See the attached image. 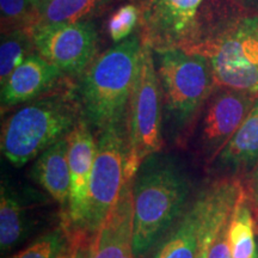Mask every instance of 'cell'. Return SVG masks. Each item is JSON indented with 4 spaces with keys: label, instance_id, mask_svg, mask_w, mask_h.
Returning a JSON list of instances; mask_svg holds the SVG:
<instances>
[{
    "label": "cell",
    "instance_id": "1",
    "mask_svg": "<svg viewBox=\"0 0 258 258\" xmlns=\"http://www.w3.org/2000/svg\"><path fill=\"white\" fill-rule=\"evenodd\" d=\"M191 182L175 157H147L133 178L135 258L147 254L184 214Z\"/></svg>",
    "mask_w": 258,
    "mask_h": 258
},
{
    "label": "cell",
    "instance_id": "2",
    "mask_svg": "<svg viewBox=\"0 0 258 258\" xmlns=\"http://www.w3.org/2000/svg\"><path fill=\"white\" fill-rule=\"evenodd\" d=\"M83 117L78 89L66 79L51 91L24 103L2 128V153L22 167L66 138Z\"/></svg>",
    "mask_w": 258,
    "mask_h": 258
},
{
    "label": "cell",
    "instance_id": "3",
    "mask_svg": "<svg viewBox=\"0 0 258 258\" xmlns=\"http://www.w3.org/2000/svg\"><path fill=\"white\" fill-rule=\"evenodd\" d=\"M141 48V37L125 38L96 57L82 74L77 89L83 117L98 134L127 120Z\"/></svg>",
    "mask_w": 258,
    "mask_h": 258
},
{
    "label": "cell",
    "instance_id": "4",
    "mask_svg": "<svg viewBox=\"0 0 258 258\" xmlns=\"http://www.w3.org/2000/svg\"><path fill=\"white\" fill-rule=\"evenodd\" d=\"M163 99V129L170 141L184 146L215 83L206 55L180 48L156 51Z\"/></svg>",
    "mask_w": 258,
    "mask_h": 258
},
{
    "label": "cell",
    "instance_id": "5",
    "mask_svg": "<svg viewBox=\"0 0 258 258\" xmlns=\"http://www.w3.org/2000/svg\"><path fill=\"white\" fill-rule=\"evenodd\" d=\"M243 194L241 180L235 177H226L203 189L151 258H198L202 241L215 240Z\"/></svg>",
    "mask_w": 258,
    "mask_h": 258
},
{
    "label": "cell",
    "instance_id": "6",
    "mask_svg": "<svg viewBox=\"0 0 258 258\" xmlns=\"http://www.w3.org/2000/svg\"><path fill=\"white\" fill-rule=\"evenodd\" d=\"M124 179H133L141 163L163 148V99L153 49L143 43L127 112Z\"/></svg>",
    "mask_w": 258,
    "mask_h": 258
},
{
    "label": "cell",
    "instance_id": "7",
    "mask_svg": "<svg viewBox=\"0 0 258 258\" xmlns=\"http://www.w3.org/2000/svg\"><path fill=\"white\" fill-rule=\"evenodd\" d=\"M127 131L124 123L104 129L98 135L95 163L89 185L82 240L91 239L114 207L124 183Z\"/></svg>",
    "mask_w": 258,
    "mask_h": 258
},
{
    "label": "cell",
    "instance_id": "8",
    "mask_svg": "<svg viewBox=\"0 0 258 258\" xmlns=\"http://www.w3.org/2000/svg\"><path fill=\"white\" fill-rule=\"evenodd\" d=\"M215 86L258 96V15H246L209 51Z\"/></svg>",
    "mask_w": 258,
    "mask_h": 258
},
{
    "label": "cell",
    "instance_id": "9",
    "mask_svg": "<svg viewBox=\"0 0 258 258\" xmlns=\"http://www.w3.org/2000/svg\"><path fill=\"white\" fill-rule=\"evenodd\" d=\"M35 50L64 76H82L95 60L97 31L90 21L35 27L29 31Z\"/></svg>",
    "mask_w": 258,
    "mask_h": 258
},
{
    "label": "cell",
    "instance_id": "10",
    "mask_svg": "<svg viewBox=\"0 0 258 258\" xmlns=\"http://www.w3.org/2000/svg\"><path fill=\"white\" fill-rule=\"evenodd\" d=\"M217 88L203 106L196 127L198 150L206 164H212L219 156L258 98L256 95L239 90Z\"/></svg>",
    "mask_w": 258,
    "mask_h": 258
},
{
    "label": "cell",
    "instance_id": "11",
    "mask_svg": "<svg viewBox=\"0 0 258 258\" xmlns=\"http://www.w3.org/2000/svg\"><path fill=\"white\" fill-rule=\"evenodd\" d=\"M69 164H70V199L66 212L62 215L64 226L71 239L84 243L80 237L86 214L89 198V185L95 163L97 141L92 128L84 117L69 134Z\"/></svg>",
    "mask_w": 258,
    "mask_h": 258
},
{
    "label": "cell",
    "instance_id": "12",
    "mask_svg": "<svg viewBox=\"0 0 258 258\" xmlns=\"http://www.w3.org/2000/svg\"><path fill=\"white\" fill-rule=\"evenodd\" d=\"M203 0H147L141 4V41L161 51L180 48Z\"/></svg>",
    "mask_w": 258,
    "mask_h": 258
},
{
    "label": "cell",
    "instance_id": "13",
    "mask_svg": "<svg viewBox=\"0 0 258 258\" xmlns=\"http://www.w3.org/2000/svg\"><path fill=\"white\" fill-rule=\"evenodd\" d=\"M133 179H125L117 201L90 239L85 258H135Z\"/></svg>",
    "mask_w": 258,
    "mask_h": 258
},
{
    "label": "cell",
    "instance_id": "14",
    "mask_svg": "<svg viewBox=\"0 0 258 258\" xmlns=\"http://www.w3.org/2000/svg\"><path fill=\"white\" fill-rule=\"evenodd\" d=\"M246 15L243 0H203L180 49L208 56L220 38Z\"/></svg>",
    "mask_w": 258,
    "mask_h": 258
},
{
    "label": "cell",
    "instance_id": "15",
    "mask_svg": "<svg viewBox=\"0 0 258 258\" xmlns=\"http://www.w3.org/2000/svg\"><path fill=\"white\" fill-rule=\"evenodd\" d=\"M67 76L34 51L2 85V109L30 102L60 85Z\"/></svg>",
    "mask_w": 258,
    "mask_h": 258
},
{
    "label": "cell",
    "instance_id": "16",
    "mask_svg": "<svg viewBox=\"0 0 258 258\" xmlns=\"http://www.w3.org/2000/svg\"><path fill=\"white\" fill-rule=\"evenodd\" d=\"M3 180L0 192V250L9 253L30 234L35 225L32 200Z\"/></svg>",
    "mask_w": 258,
    "mask_h": 258
},
{
    "label": "cell",
    "instance_id": "17",
    "mask_svg": "<svg viewBox=\"0 0 258 258\" xmlns=\"http://www.w3.org/2000/svg\"><path fill=\"white\" fill-rule=\"evenodd\" d=\"M67 137L44 150L36 158L31 171L32 178L59 203L62 215L69 206L71 185Z\"/></svg>",
    "mask_w": 258,
    "mask_h": 258
},
{
    "label": "cell",
    "instance_id": "18",
    "mask_svg": "<svg viewBox=\"0 0 258 258\" xmlns=\"http://www.w3.org/2000/svg\"><path fill=\"white\" fill-rule=\"evenodd\" d=\"M212 165L228 173L251 171L258 165V98L249 115Z\"/></svg>",
    "mask_w": 258,
    "mask_h": 258
},
{
    "label": "cell",
    "instance_id": "19",
    "mask_svg": "<svg viewBox=\"0 0 258 258\" xmlns=\"http://www.w3.org/2000/svg\"><path fill=\"white\" fill-rule=\"evenodd\" d=\"M254 218L245 192L235 206L228 225L232 258H256V240H254Z\"/></svg>",
    "mask_w": 258,
    "mask_h": 258
},
{
    "label": "cell",
    "instance_id": "20",
    "mask_svg": "<svg viewBox=\"0 0 258 258\" xmlns=\"http://www.w3.org/2000/svg\"><path fill=\"white\" fill-rule=\"evenodd\" d=\"M104 2L105 0H50L42 6L40 18L35 27L80 22L98 11Z\"/></svg>",
    "mask_w": 258,
    "mask_h": 258
},
{
    "label": "cell",
    "instance_id": "21",
    "mask_svg": "<svg viewBox=\"0 0 258 258\" xmlns=\"http://www.w3.org/2000/svg\"><path fill=\"white\" fill-rule=\"evenodd\" d=\"M35 46L27 30H15L2 34L0 44V84H4L11 73L34 53Z\"/></svg>",
    "mask_w": 258,
    "mask_h": 258
},
{
    "label": "cell",
    "instance_id": "22",
    "mask_svg": "<svg viewBox=\"0 0 258 258\" xmlns=\"http://www.w3.org/2000/svg\"><path fill=\"white\" fill-rule=\"evenodd\" d=\"M40 18L35 0H0L2 34L15 30H31Z\"/></svg>",
    "mask_w": 258,
    "mask_h": 258
},
{
    "label": "cell",
    "instance_id": "23",
    "mask_svg": "<svg viewBox=\"0 0 258 258\" xmlns=\"http://www.w3.org/2000/svg\"><path fill=\"white\" fill-rule=\"evenodd\" d=\"M71 246V237L63 225L40 235L21 252L9 258H57Z\"/></svg>",
    "mask_w": 258,
    "mask_h": 258
},
{
    "label": "cell",
    "instance_id": "24",
    "mask_svg": "<svg viewBox=\"0 0 258 258\" xmlns=\"http://www.w3.org/2000/svg\"><path fill=\"white\" fill-rule=\"evenodd\" d=\"M141 21V9L134 4H127L118 8L110 16L108 31L115 43H120L129 37Z\"/></svg>",
    "mask_w": 258,
    "mask_h": 258
},
{
    "label": "cell",
    "instance_id": "25",
    "mask_svg": "<svg viewBox=\"0 0 258 258\" xmlns=\"http://www.w3.org/2000/svg\"><path fill=\"white\" fill-rule=\"evenodd\" d=\"M228 225H230V221L218 233L209 249L207 258H232L230 240H228Z\"/></svg>",
    "mask_w": 258,
    "mask_h": 258
},
{
    "label": "cell",
    "instance_id": "26",
    "mask_svg": "<svg viewBox=\"0 0 258 258\" xmlns=\"http://www.w3.org/2000/svg\"><path fill=\"white\" fill-rule=\"evenodd\" d=\"M241 184L251 208H258V165L250 171L245 180H241Z\"/></svg>",
    "mask_w": 258,
    "mask_h": 258
},
{
    "label": "cell",
    "instance_id": "27",
    "mask_svg": "<svg viewBox=\"0 0 258 258\" xmlns=\"http://www.w3.org/2000/svg\"><path fill=\"white\" fill-rule=\"evenodd\" d=\"M80 249H83V245L76 241H71V246L57 258H79Z\"/></svg>",
    "mask_w": 258,
    "mask_h": 258
},
{
    "label": "cell",
    "instance_id": "28",
    "mask_svg": "<svg viewBox=\"0 0 258 258\" xmlns=\"http://www.w3.org/2000/svg\"><path fill=\"white\" fill-rule=\"evenodd\" d=\"M209 249H211V247H202V249L200 250V253H199L198 258H207Z\"/></svg>",
    "mask_w": 258,
    "mask_h": 258
},
{
    "label": "cell",
    "instance_id": "29",
    "mask_svg": "<svg viewBox=\"0 0 258 258\" xmlns=\"http://www.w3.org/2000/svg\"><path fill=\"white\" fill-rule=\"evenodd\" d=\"M252 212L254 218V228H256V232L258 234V208H252Z\"/></svg>",
    "mask_w": 258,
    "mask_h": 258
},
{
    "label": "cell",
    "instance_id": "30",
    "mask_svg": "<svg viewBox=\"0 0 258 258\" xmlns=\"http://www.w3.org/2000/svg\"><path fill=\"white\" fill-rule=\"evenodd\" d=\"M35 2H36V4L38 5V8H40V11H41L42 6L46 5L48 2H50V0H35Z\"/></svg>",
    "mask_w": 258,
    "mask_h": 258
},
{
    "label": "cell",
    "instance_id": "31",
    "mask_svg": "<svg viewBox=\"0 0 258 258\" xmlns=\"http://www.w3.org/2000/svg\"><path fill=\"white\" fill-rule=\"evenodd\" d=\"M141 2H143V3H145V2H147V0H141Z\"/></svg>",
    "mask_w": 258,
    "mask_h": 258
},
{
    "label": "cell",
    "instance_id": "32",
    "mask_svg": "<svg viewBox=\"0 0 258 258\" xmlns=\"http://www.w3.org/2000/svg\"><path fill=\"white\" fill-rule=\"evenodd\" d=\"M257 257H258V254H257ZM257 257H256V258H257Z\"/></svg>",
    "mask_w": 258,
    "mask_h": 258
},
{
    "label": "cell",
    "instance_id": "33",
    "mask_svg": "<svg viewBox=\"0 0 258 258\" xmlns=\"http://www.w3.org/2000/svg\"><path fill=\"white\" fill-rule=\"evenodd\" d=\"M257 258H258V257H257Z\"/></svg>",
    "mask_w": 258,
    "mask_h": 258
}]
</instances>
